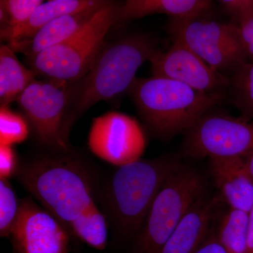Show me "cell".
I'll return each instance as SVG.
<instances>
[{"mask_svg": "<svg viewBox=\"0 0 253 253\" xmlns=\"http://www.w3.org/2000/svg\"><path fill=\"white\" fill-rule=\"evenodd\" d=\"M71 152H52L20 164L16 178L71 236L97 251L109 241L101 188L87 163Z\"/></svg>", "mask_w": 253, "mask_h": 253, "instance_id": "6da1fadb", "label": "cell"}, {"mask_svg": "<svg viewBox=\"0 0 253 253\" xmlns=\"http://www.w3.org/2000/svg\"><path fill=\"white\" fill-rule=\"evenodd\" d=\"M179 163L163 156L121 166L101 188V202L117 242L134 239L169 173Z\"/></svg>", "mask_w": 253, "mask_h": 253, "instance_id": "7a4b0ae2", "label": "cell"}, {"mask_svg": "<svg viewBox=\"0 0 253 253\" xmlns=\"http://www.w3.org/2000/svg\"><path fill=\"white\" fill-rule=\"evenodd\" d=\"M154 37L133 33L106 42L89 70L71 84V113L73 123L90 108L128 91L139 67L157 51Z\"/></svg>", "mask_w": 253, "mask_h": 253, "instance_id": "3957f363", "label": "cell"}, {"mask_svg": "<svg viewBox=\"0 0 253 253\" xmlns=\"http://www.w3.org/2000/svg\"><path fill=\"white\" fill-rule=\"evenodd\" d=\"M127 92L150 130L166 139L187 131L226 98V93L203 92L180 82L154 76L136 78Z\"/></svg>", "mask_w": 253, "mask_h": 253, "instance_id": "277c9868", "label": "cell"}, {"mask_svg": "<svg viewBox=\"0 0 253 253\" xmlns=\"http://www.w3.org/2000/svg\"><path fill=\"white\" fill-rule=\"evenodd\" d=\"M120 4L108 1L72 38L27 58L35 76L70 84L84 77L106 44L110 28L116 23Z\"/></svg>", "mask_w": 253, "mask_h": 253, "instance_id": "5b68a950", "label": "cell"}, {"mask_svg": "<svg viewBox=\"0 0 253 253\" xmlns=\"http://www.w3.org/2000/svg\"><path fill=\"white\" fill-rule=\"evenodd\" d=\"M204 191L199 173L179 164L163 183L144 225L133 239L131 253H161L190 208L203 197Z\"/></svg>", "mask_w": 253, "mask_h": 253, "instance_id": "8992f818", "label": "cell"}, {"mask_svg": "<svg viewBox=\"0 0 253 253\" xmlns=\"http://www.w3.org/2000/svg\"><path fill=\"white\" fill-rule=\"evenodd\" d=\"M16 101L40 144L52 152L73 151L70 83L34 81Z\"/></svg>", "mask_w": 253, "mask_h": 253, "instance_id": "52a82bcc", "label": "cell"}, {"mask_svg": "<svg viewBox=\"0 0 253 253\" xmlns=\"http://www.w3.org/2000/svg\"><path fill=\"white\" fill-rule=\"evenodd\" d=\"M168 31L213 69L233 74L249 62L241 28L206 17L169 18Z\"/></svg>", "mask_w": 253, "mask_h": 253, "instance_id": "ba28073f", "label": "cell"}, {"mask_svg": "<svg viewBox=\"0 0 253 253\" xmlns=\"http://www.w3.org/2000/svg\"><path fill=\"white\" fill-rule=\"evenodd\" d=\"M211 111L186 131L184 154L199 159L246 158L252 155L253 121Z\"/></svg>", "mask_w": 253, "mask_h": 253, "instance_id": "9c48e42d", "label": "cell"}, {"mask_svg": "<svg viewBox=\"0 0 253 253\" xmlns=\"http://www.w3.org/2000/svg\"><path fill=\"white\" fill-rule=\"evenodd\" d=\"M146 144L139 123L116 111L94 118L87 137L88 147L94 156L118 168L140 160Z\"/></svg>", "mask_w": 253, "mask_h": 253, "instance_id": "30bf717a", "label": "cell"}, {"mask_svg": "<svg viewBox=\"0 0 253 253\" xmlns=\"http://www.w3.org/2000/svg\"><path fill=\"white\" fill-rule=\"evenodd\" d=\"M71 236L65 226L33 198L20 201L9 236L14 253H69Z\"/></svg>", "mask_w": 253, "mask_h": 253, "instance_id": "8fae6325", "label": "cell"}, {"mask_svg": "<svg viewBox=\"0 0 253 253\" xmlns=\"http://www.w3.org/2000/svg\"><path fill=\"white\" fill-rule=\"evenodd\" d=\"M149 61L154 76L180 82L206 93H226L230 78L213 69L189 48L173 41L167 51L158 49Z\"/></svg>", "mask_w": 253, "mask_h": 253, "instance_id": "7c38bea8", "label": "cell"}, {"mask_svg": "<svg viewBox=\"0 0 253 253\" xmlns=\"http://www.w3.org/2000/svg\"><path fill=\"white\" fill-rule=\"evenodd\" d=\"M108 1L85 11L60 16L43 26L26 41L8 45L14 52L26 55V58L33 57L43 50L68 41L77 34Z\"/></svg>", "mask_w": 253, "mask_h": 253, "instance_id": "4fadbf2b", "label": "cell"}, {"mask_svg": "<svg viewBox=\"0 0 253 253\" xmlns=\"http://www.w3.org/2000/svg\"><path fill=\"white\" fill-rule=\"evenodd\" d=\"M210 159L211 174L226 202L232 209L249 214L253 208V179L245 172V158Z\"/></svg>", "mask_w": 253, "mask_h": 253, "instance_id": "5bb4252c", "label": "cell"}, {"mask_svg": "<svg viewBox=\"0 0 253 253\" xmlns=\"http://www.w3.org/2000/svg\"><path fill=\"white\" fill-rule=\"evenodd\" d=\"M213 200L200 199L190 208L161 253H195L206 241L214 214Z\"/></svg>", "mask_w": 253, "mask_h": 253, "instance_id": "9a60e30c", "label": "cell"}, {"mask_svg": "<svg viewBox=\"0 0 253 253\" xmlns=\"http://www.w3.org/2000/svg\"><path fill=\"white\" fill-rule=\"evenodd\" d=\"M212 9L213 2L208 0H127L120 4L116 23L154 14L174 18L206 17Z\"/></svg>", "mask_w": 253, "mask_h": 253, "instance_id": "2e32d148", "label": "cell"}, {"mask_svg": "<svg viewBox=\"0 0 253 253\" xmlns=\"http://www.w3.org/2000/svg\"><path fill=\"white\" fill-rule=\"evenodd\" d=\"M104 0H50L40 5L27 22L1 36L8 44L24 41L53 20L104 4Z\"/></svg>", "mask_w": 253, "mask_h": 253, "instance_id": "e0dca14e", "label": "cell"}, {"mask_svg": "<svg viewBox=\"0 0 253 253\" xmlns=\"http://www.w3.org/2000/svg\"><path fill=\"white\" fill-rule=\"evenodd\" d=\"M36 76L30 68L18 61L15 52L8 44L0 46V103L9 106L28 86L36 81Z\"/></svg>", "mask_w": 253, "mask_h": 253, "instance_id": "ac0fdd59", "label": "cell"}, {"mask_svg": "<svg viewBox=\"0 0 253 253\" xmlns=\"http://www.w3.org/2000/svg\"><path fill=\"white\" fill-rule=\"evenodd\" d=\"M249 214L231 208L221 219L217 239L227 253H246Z\"/></svg>", "mask_w": 253, "mask_h": 253, "instance_id": "d6986e66", "label": "cell"}, {"mask_svg": "<svg viewBox=\"0 0 253 253\" xmlns=\"http://www.w3.org/2000/svg\"><path fill=\"white\" fill-rule=\"evenodd\" d=\"M229 78L231 101L244 117L253 121V63L243 65Z\"/></svg>", "mask_w": 253, "mask_h": 253, "instance_id": "ffe728a7", "label": "cell"}, {"mask_svg": "<svg viewBox=\"0 0 253 253\" xmlns=\"http://www.w3.org/2000/svg\"><path fill=\"white\" fill-rule=\"evenodd\" d=\"M43 2L42 0H1V36L25 24Z\"/></svg>", "mask_w": 253, "mask_h": 253, "instance_id": "44dd1931", "label": "cell"}, {"mask_svg": "<svg viewBox=\"0 0 253 253\" xmlns=\"http://www.w3.org/2000/svg\"><path fill=\"white\" fill-rule=\"evenodd\" d=\"M27 119L10 109L9 106L0 108V146L20 144L26 140L30 133Z\"/></svg>", "mask_w": 253, "mask_h": 253, "instance_id": "7402d4cb", "label": "cell"}, {"mask_svg": "<svg viewBox=\"0 0 253 253\" xmlns=\"http://www.w3.org/2000/svg\"><path fill=\"white\" fill-rule=\"evenodd\" d=\"M20 201L9 179H0V236L8 237L17 218Z\"/></svg>", "mask_w": 253, "mask_h": 253, "instance_id": "603a6c76", "label": "cell"}, {"mask_svg": "<svg viewBox=\"0 0 253 253\" xmlns=\"http://www.w3.org/2000/svg\"><path fill=\"white\" fill-rule=\"evenodd\" d=\"M218 2L230 17V23L241 29L253 18V0H220Z\"/></svg>", "mask_w": 253, "mask_h": 253, "instance_id": "cb8c5ba5", "label": "cell"}, {"mask_svg": "<svg viewBox=\"0 0 253 253\" xmlns=\"http://www.w3.org/2000/svg\"><path fill=\"white\" fill-rule=\"evenodd\" d=\"M20 164L12 146H0V179L16 176Z\"/></svg>", "mask_w": 253, "mask_h": 253, "instance_id": "d4e9b609", "label": "cell"}, {"mask_svg": "<svg viewBox=\"0 0 253 253\" xmlns=\"http://www.w3.org/2000/svg\"><path fill=\"white\" fill-rule=\"evenodd\" d=\"M241 31L249 59L251 63H253V18L241 28Z\"/></svg>", "mask_w": 253, "mask_h": 253, "instance_id": "484cf974", "label": "cell"}, {"mask_svg": "<svg viewBox=\"0 0 253 253\" xmlns=\"http://www.w3.org/2000/svg\"><path fill=\"white\" fill-rule=\"evenodd\" d=\"M195 253H227L221 246L217 237H211L205 241Z\"/></svg>", "mask_w": 253, "mask_h": 253, "instance_id": "4316f807", "label": "cell"}, {"mask_svg": "<svg viewBox=\"0 0 253 253\" xmlns=\"http://www.w3.org/2000/svg\"><path fill=\"white\" fill-rule=\"evenodd\" d=\"M246 253H253V208L249 213V230H248L247 250Z\"/></svg>", "mask_w": 253, "mask_h": 253, "instance_id": "83f0119b", "label": "cell"}, {"mask_svg": "<svg viewBox=\"0 0 253 253\" xmlns=\"http://www.w3.org/2000/svg\"><path fill=\"white\" fill-rule=\"evenodd\" d=\"M244 170L253 179V154L244 159Z\"/></svg>", "mask_w": 253, "mask_h": 253, "instance_id": "f1b7e54d", "label": "cell"}]
</instances>
